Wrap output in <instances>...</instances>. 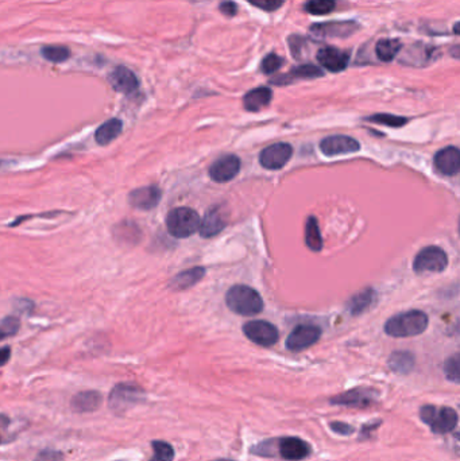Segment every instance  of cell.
Listing matches in <instances>:
<instances>
[{
    "label": "cell",
    "mask_w": 460,
    "mask_h": 461,
    "mask_svg": "<svg viewBox=\"0 0 460 461\" xmlns=\"http://www.w3.org/2000/svg\"><path fill=\"white\" fill-rule=\"evenodd\" d=\"M428 328V316L421 311L401 313L388 320L385 332L393 338H412Z\"/></svg>",
    "instance_id": "cell-1"
},
{
    "label": "cell",
    "mask_w": 460,
    "mask_h": 461,
    "mask_svg": "<svg viewBox=\"0 0 460 461\" xmlns=\"http://www.w3.org/2000/svg\"><path fill=\"white\" fill-rule=\"evenodd\" d=\"M229 309L241 316H256L263 311V299L248 286H232L226 294Z\"/></svg>",
    "instance_id": "cell-2"
},
{
    "label": "cell",
    "mask_w": 460,
    "mask_h": 461,
    "mask_svg": "<svg viewBox=\"0 0 460 461\" xmlns=\"http://www.w3.org/2000/svg\"><path fill=\"white\" fill-rule=\"evenodd\" d=\"M202 220L190 208H176L169 212L166 217V227L170 235L175 238L182 239L190 238L195 232L200 230Z\"/></svg>",
    "instance_id": "cell-3"
},
{
    "label": "cell",
    "mask_w": 460,
    "mask_h": 461,
    "mask_svg": "<svg viewBox=\"0 0 460 461\" xmlns=\"http://www.w3.org/2000/svg\"><path fill=\"white\" fill-rule=\"evenodd\" d=\"M145 399V391L136 384L121 383L116 384L109 396V406L115 414H123L128 409L138 405Z\"/></svg>",
    "instance_id": "cell-4"
},
{
    "label": "cell",
    "mask_w": 460,
    "mask_h": 461,
    "mask_svg": "<svg viewBox=\"0 0 460 461\" xmlns=\"http://www.w3.org/2000/svg\"><path fill=\"white\" fill-rule=\"evenodd\" d=\"M420 417L431 426L434 433H448L458 423V414L451 407L424 406L420 411Z\"/></svg>",
    "instance_id": "cell-5"
},
{
    "label": "cell",
    "mask_w": 460,
    "mask_h": 461,
    "mask_svg": "<svg viewBox=\"0 0 460 461\" xmlns=\"http://www.w3.org/2000/svg\"><path fill=\"white\" fill-rule=\"evenodd\" d=\"M447 266H448V257L444 250L436 245L422 248L413 262V270L419 274L444 272Z\"/></svg>",
    "instance_id": "cell-6"
},
{
    "label": "cell",
    "mask_w": 460,
    "mask_h": 461,
    "mask_svg": "<svg viewBox=\"0 0 460 461\" xmlns=\"http://www.w3.org/2000/svg\"><path fill=\"white\" fill-rule=\"evenodd\" d=\"M243 333L247 339L261 347H271L280 339L278 329L270 323L262 320L246 323Z\"/></svg>",
    "instance_id": "cell-7"
},
{
    "label": "cell",
    "mask_w": 460,
    "mask_h": 461,
    "mask_svg": "<svg viewBox=\"0 0 460 461\" xmlns=\"http://www.w3.org/2000/svg\"><path fill=\"white\" fill-rule=\"evenodd\" d=\"M322 336V329L314 326H298L286 339V348L293 352H300L312 347Z\"/></svg>",
    "instance_id": "cell-8"
},
{
    "label": "cell",
    "mask_w": 460,
    "mask_h": 461,
    "mask_svg": "<svg viewBox=\"0 0 460 461\" xmlns=\"http://www.w3.org/2000/svg\"><path fill=\"white\" fill-rule=\"evenodd\" d=\"M359 25L355 21H334L312 25L311 31L320 38H347L355 34Z\"/></svg>",
    "instance_id": "cell-9"
},
{
    "label": "cell",
    "mask_w": 460,
    "mask_h": 461,
    "mask_svg": "<svg viewBox=\"0 0 460 461\" xmlns=\"http://www.w3.org/2000/svg\"><path fill=\"white\" fill-rule=\"evenodd\" d=\"M292 154H293V149L289 143H274L269 148L262 150L259 155V162L265 169L280 170L289 162Z\"/></svg>",
    "instance_id": "cell-10"
},
{
    "label": "cell",
    "mask_w": 460,
    "mask_h": 461,
    "mask_svg": "<svg viewBox=\"0 0 460 461\" xmlns=\"http://www.w3.org/2000/svg\"><path fill=\"white\" fill-rule=\"evenodd\" d=\"M320 150L327 157H335L343 154H352L361 150L359 142L351 136L334 135L328 136L322 140Z\"/></svg>",
    "instance_id": "cell-11"
},
{
    "label": "cell",
    "mask_w": 460,
    "mask_h": 461,
    "mask_svg": "<svg viewBox=\"0 0 460 461\" xmlns=\"http://www.w3.org/2000/svg\"><path fill=\"white\" fill-rule=\"evenodd\" d=\"M241 172V160L235 155H223L209 167V176L215 182H229Z\"/></svg>",
    "instance_id": "cell-12"
},
{
    "label": "cell",
    "mask_w": 460,
    "mask_h": 461,
    "mask_svg": "<svg viewBox=\"0 0 460 461\" xmlns=\"http://www.w3.org/2000/svg\"><path fill=\"white\" fill-rule=\"evenodd\" d=\"M317 61L322 67L332 73H339L349 67L350 55L334 46H325L317 52Z\"/></svg>",
    "instance_id": "cell-13"
},
{
    "label": "cell",
    "mask_w": 460,
    "mask_h": 461,
    "mask_svg": "<svg viewBox=\"0 0 460 461\" xmlns=\"http://www.w3.org/2000/svg\"><path fill=\"white\" fill-rule=\"evenodd\" d=\"M278 453L285 460H304L310 456L311 447L298 437H284L278 443Z\"/></svg>",
    "instance_id": "cell-14"
},
{
    "label": "cell",
    "mask_w": 460,
    "mask_h": 461,
    "mask_svg": "<svg viewBox=\"0 0 460 461\" xmlns=\"http://www.w3.org/2000/svg\"><path fill=\"white\" fill-rule=\"evenodd\" d=\"M433 163L439 173L444 176H455L460 172V150L454 146L440 150L436 152Z\"/></svg>",
    "instance_id": "cell-15"
},
{
    "label": "cell",
    "mask_w": 460,
    "mask_h": 461,
    "mask_svg": "<svg viewBox=\"0 0 460 461\" xmlns=\"http://www.w3.org/2000/svg\"><path fill=\"white\" fill-rule=\"evenodd\" d=\"M109 82L116 92H121L124 95L134 94L139 87V82L134 72L126 67H116L114 69L109 73Z\"/></svg>",
    "instance_id": "cell-16"
},
{
    "label": "cell",
    "mask_w": 460,
    "mask_h": 461,
    "mask_svg": "<svg viewBox=\"0 0 460 461\" xmlns=\"http://www.w3.org/2000/svg\"><path fill=\"white\" fill-rule=\"evenodd\" d=\"M161 190L157 187H143L133 190L128 194V203L131 204L136 209L141 211H150L157 206L161 200Z\"/></svg>",
    "instance_id": "cell-17"
},
{
    "label": "cell",
    "mask_w": 460,
    "mask_h": 461,
    "mask_svg": "<svg viewBox=\"0 0 460 461\" xmlns=\"http://www.w3.org/2000/svg\"><path fill=\"white\" fill-rule=\"evenodd\" d=\"M377 393L371 389H354L332 398V404L343 406L365 407L376 401Z\"/></svg>",
    "instance_id": "cell-18"
},
{
    "label": "cell",
    "mask_w": 460,
    "mask_h": 461,
    "mask_svg": "<svg viewBox=\"0 0 460 461\" xmlns=\"http://www.w3.org/2000/svg\"><path fill=\"white\" fill-rule=\"evenodd\" d=\"M227 224L226 211L220 206H212L204 216L200 226V233L203 238H212L220 233Z\"/></svg>",
    "instance_id": "cell-19"
},
{
    "label": "cell",
    "mask_w": 460,
    "mask_h": 461,
    "mask_svg": "<svg viewBox=\"0 0 460 461\" xmlns=\"http://www.w3.org/2000/svg\"><path fill=\"white\" fill-rule=\"evenodd\" d=\"M433 52L434 50L431 46H427L422 43H415V45H410L406 48L400 61L407 67H424L431 61Z\"/></svg>",
    "instance_id": "cell-20"
},
{
    "label": "cell",
    "mask_w": 460,
    "mask_h": 461,
    "mask_svg": "<svg viewBox=\"0 0 460 461\" xmlns=\"http://www.w3.org/2000/svg\"><path fill=\"white\" fill-rule=\"evenodd\" d=\"M322 76H323V70L319 67H316L313 64H304L297 68L292 69L286 74L273 79L271 82L275 85H286L289 82L300 80V79H316V77H322Z\"/></svg>",
    "instance_id": "cell-21"
},
{
    "label": "cell",
    "mask_w": 460,
    "mask_h": 461,
    "mask_svg": "<svg viewBox=\"0 0 460 461\" xmlns=\"http://www.w3.org/2000/svg\"><path fill=\"white\" fill-rule=\"evenodd\" d=\"M102 394L89 390V391H82L76 394L72 401H70V407L76 413H92L97 410L102 405Z\"/></svg>",
    "instance_id": "cell-22"
},
{
    "label": "cell",
    "mask_w": 460,
    "mask_h": 461,
    "mask_svg": "<svg viewBox=\"0 0 460 461\" xmlns=\"http://www.w3.org/2000/svg\"><path fill=\"white\" fill-rule=\"evenodd\" d=\"M273 99V92L268 87L256 88L250 92H247L243 97L244 109L250 112H258L261 109L268 107Z\"/></svg>",
    "instance_id": "cell-23"
},
{
    "label": "cell",
    "mask_w": 460,
    "mask_h": 461,
    "mask_svg": "<svg viewBox=\"0 0 460 461\" xmlns=\"http://www.w3.org/2000/svg\"><path fill=\"white\" fill-rule=\"evenodd\" d=\"M205 275V270L203 267H193L190 270L185 272H178L176 277L170 281V289L176 290V291H181V290H187L192 286L196 285L197 282H200Z\"/></svg>",
    "instance_id": "cell-24"
},
{
    "label": "cell",
    "mask_w": 460,
    "mask_h": 461,
    "mask_svg": "<svg viewBox=\"0 0 460 461\" xmlns=\"http://www.w3.org/2000/svg\"><path fill=\"white\" fill-rule=\"evenodd\" d=\"M123 123L122 121L114 118L109 119L106 123H103L97 130H96L95 139L96 142L102 146L109 145L112 140H115L119 134L122 133Z\"/></svg>",
    "instance_id": "cell-25"
},
{
    "label": "cell",
    "mask_w": 460,
    "mask_h": 461,
    "mask_svg": "<svg viewBox=\"0 0 460 461\" xmlns=\"http://www.w3.org/2000/svg\"><path fill=\"white\" fill-rule=\"evenodd\" d=\"M376 301V293L373 289H365L359 293H356L349 302H347V308L349 311L354 316H358L361 313H365L368 308H371V305Z\"/></svg>",
    "instance_id": "cell-26"
},
{
    "label": "cell",
    "mask_w": 460,
    "mask_h": 461,
    "mask_svg": "<svg viewBox=\"0 0 460 461\" xmlns=\"http://www.w3.org/2000/svg\"><path fill=\"white\" fill-rule=\"evenodd\" d=\"M402 49V43L398 40H380L376 45V55L380 61L390 62Z\"/></svg>",
    "instance_id": "cell-27"
},
{
    "label": "cell",
    "mask_w": 460,
    "mask_h": 461,
    "mask_svg": "<svg viewBox=\"0 0 460 461\" xmlns=\"http://www.w3.org/2000/svg\"><path fill=\"white\" fill-rule=\"evenodd\" d=\"M305 243L314 252H319V251L323 250V239H322V233H320V228H319V223L313 216L307 220Z\"/></svg>",
    "instance_id": "cell-28"
},
{
    "label": "cell",
    "mask_w": 460,
    "mask_h": 461,
    "mask_svg": "<svg viewBox=\"0 0 460 461\" xmlns=\"http://www.w3.org/2000/svg\"><path fill=\"white\" fill-rule=\"evenodd\" d=\"M413 366H415V357L412 356V353L398 351L392 353L389 359V367L397 374H407L412 371Z\"/></svg>",
    "instance_id": "cell-29"
},
{
    "label": "cell",
    "mask_w": 460,
    "mask_h": 461,
    "mask_svg": "<svg viewBox=\"0 0 460 461\" xmlns=\"http://www.w3.org/2000/svg\"><path fill=\"white\" fill-rule=\"evenodd\" d=\"M42 55L45 60L55 62V64H61L65 62L70 58V50L67 46H60V45H49L45 46L41 50Z\"/></svg>",
    "instance_id": "cell-30"
},
{
    "label": "cell",
    "mask_w": 460,
    "mask_h": 461,
    "mask_svg": "<svg viewBox=\"0 0 460 461\" xmlns=\"http://www.w3.org/2000/svg\"><path fill=\"white\" fill-rule=\"evenodd\" d=\"M336 7V0H308L304 6L305 11L312 15H327Z\"/></svg>",
    "instance_id": "cell-31"
},
{
    "label": "cell",
    "mask_w": 460,
    "mask_h": 461,
    "mask_svg": "<svg viewBox=\"0 0 460 461\" xmlns=\"http://www.w3.org/2000/svg\"><path fill=\"white\" fill-rule=\"evenodd\" d=\"M151 447L154 449V456L149 461H173L175 459V449L169 443L155 440Z\"/></svg>",
    "instance_id": "cell-32"
},
{
    "label": "cell",
    "mask_w": 460,
    "mask_h": 461,
    "mask_svg": "<svg viewBox=\"0 0 460 461\" xmlns=\"http://www.w3.org/2000/svg\"><path fill=\"white\" fill-rule=\"evenodd\" d=\"M444 374L447 379L460 383V352L449 356L444 363Z\"/></svg>",
    "instance_id": "cell-33"
},
{
    "label": "cell",
    "mask_w": 460,
    "mask_h": 461,
    "mask_svg": "<svg viewBox=\"0 0 460 461\" xmlns=\"http://www.w3.org/2000/svg\"><path fill=\"white\" fill-rule=\"evenodd\" d=\"M367 121L377 123V124H382V126H388V127H402L407 123L406 118L395 116V115H390V113H377V115H373V116L367 118Z\"/></svg>",
    "instance_id": "cell-34"
},
{
    "label": "cell",
    "mask_w": 460,
    "mask_h": 461,
    "mask_svg": "<svg viewBox=\"0 0 460 461\" xmlns=\"http://www.w3.org/2000/svg\"><path fill=\"white\" fill-rule=\"evenodd\" d=\"M283 64H284V58L283 57H280V55H277L275 53H270V55H266L262 60L261 70L265 74H273V73H275L278 69L283 67Z\"/></svg>",
    "instance_id": "cell-35"
},
{
    "label": "cell",
    "mask_w": 460,
    "mask_h": 461,
    "mask_svg": "<svg viewBox=\"0 0 460 461\" xmlns=\"http://www.w3.org/2000/svg\"><path fill=\"white\" fill-rule=\"evenodd\" d=\"M308 46V41L302 37L298 35H292L289 38V48L292 50V53L295 55V58H302V55H305V49Z\"/></svg>",
    "instance_id": "cell-36"
},
{
    "label": "cell",
    "mask_w": 460,
    "mask_h": 461,
    "mask_svg": "<svg viewBox=\"0 0 460 461\" xmlns=\"http://www.w3.org/2000/svg\"><path fill=\"white\" fill-rule=\"evenodd\" d=\"M246 1H248L254 7H258L259 10L273 13L280 7H283L286 0H246Z\"/></svg>",
    "instance_id": "cell-37"
},
{
    "label": "cell",
    "mask_w": 460,
    "mask_h": 461,
    "mask_svg": "<svg viewBox=\"0 0 460 461\" xmlns=\"http://www.w3.org/2000/svg\"><path fill=\"white\" fill-rule=\"evenodd\" d=\"M18 329H19V320L15 317H6V318H3L1 326H0V331H1L0 338L6 339L9 336H13L18 332Z\"/></svg>",
    "instance_id": "cell-38"
},
{
    "label": "cell",
    "mask_w": 460,
    "mask_h": 461,
    "mask_svg": "<svg viewBox=\"0 0 460 461\" xmlns=\"http://www.w3.org/2000/svg\"><path fill=\"white\" fill-rule=\"evenodd\" d=\"M34 461H64V456L58 450H52V449H45Z\"/></svg>",
    "instance_id": "cell-39"
},
{
    "label": "cell",
    "mask_w": 460,
    "mask_h": 461,
    "mask_svg": "<svg viewBox=\"0 0 460 461\" xmlns=\"http://www.w3.org/2000/svg\"><path fill=\"white\" fill-rule=\"evenodd\" d=\"M219 10H220V13L223 15H226V16H235L236 15V13H238V7H236V4L234 3V1H231V0H224V1H221L220 3V6H219Z\"/></svg>",
    "instance_id": "cell-40"
},
{
    "label": "cell",
    "mask_w": 460,
    "mask_h": 461,
    "mask_svg": "<svg viewBox=\"0 0 460 461\" xmlns=\"http://www.w3.org/2000/svg\"><path fill=\"white\" fill-rule=\"evenodd\" d=\"M331 428L334 429V432L340 434H350L352 432L351 426L346 425V423H339V422H334L331 423Z\"/></svg>",
    "instance_id": "cell-41"
},
{
    "label": "cell",
    "mask_w": 460,
    "mask_h": 461,
    "mask_svg": "<svg viewBox=\"0 0 460 461\" xmlns=\"http://www.w3.org/2000/svg\"><path fill=\"white\" fill-rule=\"evenodd\" d=\"M10 353H11V351H10L9 347H4V348L1 350V365H6V363H7V360H9V357H10Z\"/></svg>",
    "instance_id": "cell-42"
},
{
    "label": "cell",
    "mask_w": 460,
    "mask_h": 461,
    "mask_svg": "<svg viewBox=\"0 0 460 461\" xmlns=\"http://www.w3.org/2000/svg\"><path fill=\"white\" fill-rule=\"evenodd\" d=\"M451 55L460 60V46H454V48L451 49Z\"/></svg>",
    "instance_id": "cell-43"
},
{
    "label": "cell",
    "mask_w": 460,
    "mask_h": 461,
    "mask_svg": "<svg viewBox=\"0 0 460 461\" xmlns=\"http://www.w3.org/2000/svg\"><path fill=\"white\" fill-rule=\"evenodd\" d=\"M454 33H455L456 35H460V22L454 25Z\"/></svg>",
    "instance_id": "cell-44"
},
{
    "label": "cell",
    "mask_w": 460,
    "mask_h": 461,
    "mask_svg": "<svg viewBox=\"0 0 460 461\" xmlns=\"http://www.w3.org/2000/svg\"><path fill=\"white\" fill-rule=\"evenodd\" d=\"M217 461H234V460H217Z\"/></svg>",
    "instance_id": "cell-45"
},
{
    "label": "cell",
    "mask_w": 460,
    "mask_h": 461,
    "mask_svg": "<svg viewBox=\"0 0 460 461\" xmlns=\"http://www.w3.org/2000/svg\"><path fill=\"white\" fill-rule=\"evenodd\" d=\"M459 232H460V220H459Z\"/></svg>",
    "instance_id": "cell-46"
}]
</instances>
